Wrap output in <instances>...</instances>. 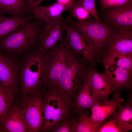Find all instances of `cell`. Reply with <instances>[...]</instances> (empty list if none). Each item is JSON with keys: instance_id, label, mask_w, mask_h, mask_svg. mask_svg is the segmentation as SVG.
I'll list each match as a JSON object with an SVG mask.
<instances>
[{"instance_id": "6da1fadb", "label": "cell", "mask_w": 132, "mask_h": 132, "mask_svg": "<svg viewBox=\"0 0 132 132\" xmlns=\"http://www.w3.org/2000/svg\"><path fill=\"white\" fill-rule=\"evenodd\" d=\"M47 59L38 48L28 53L20 64L19 82L23 97L45 90Z\"/></svg>"}, {"instance_id": "7a4b0ae2", "label": "cell", "mask_w": 132, "mask_h": 132, "mask_svg": "<svg viewBox=\"0 0 132 132\" xmlns=\"http://www.w3.org/2000/svg\"><path fill=\"white\" fill-rule=\"evenodd\" d=\"M74 102L65 93L51 87L45 90L43 101L44 117L41 131H50L57 123L74 112Z\"/></svg>"}, {"instance_id": "3957f363", "label": "cell", "mask_w": 132, "mask_h": 132, "mask_svg": "<svg viewBox=\"0 0 132 132\" xmlns=\"http://www.w3.org/2000/svg\"><path fill=\"white\" fill-rule=\"evenodd\" d=\"M22 23L0 40V49L3 51L19 54L31 48L40 42L42 31L46 24L43 21H31Z\"/></svg>"}, {"instance_id": "277c9868", "label": "cell", "mask_w": 132, "mask_h": 132, "mask_svg": "<svg viewBox=\"0 0 132 132\" xmlns=\"http://www.w3.org/2000/svg\"><path fill=\"white\" fill-rule=\"evenodd\" d=\"M65 20L79 31L95 53L103 49L110 37L119 30L103 22H97L90 17L81 21L67 15Z\"/></svg>"}, {"instance_id": "5b68a950", "label": "cell", "mask_w": 132, "mask_h": 132, "mask_svg": "<svg viewBox=\"0 0 132 132\" xmlns=\"http://www.w3.org/2000/svg\"><path fill=\"white\" fill-rule=\"evenodd\" d=\"M46 54L47 61L46 87H52L56 88L63 73L76 54L64 38Z\"/></svg>"}, {"instance_id": "8992f818", "label": "cell", "mask_w": 132, "mask_h": 132, "mask_svg": "<svg viewBox=\"0 0 132 132\" xmlns=\"http://www.w3.org/2000/svg\"><path fill=\"white\" fill-rule=\"evenodd\" d=\"M45 90L23 97L18 106L27 126L29 132L41 131L44 122L43 101Z\"/></svg>"}, {"instance_id": "52a82bcc", "label": "cell", "mask_w": 132, "mask_h": 132, "mask_svg": "<svg viewBox=\"0 0 132 132\" xmlns=\"http://www.w3.org/2000/svg\"><path fill=\"white\" fill-rule=\"evenodd\" d=\"M87 72L76 55L63 73L56 88L65 93L74 102L86 79Z\"/></svg>"}, {"instance_id": "ba28073f", "label": "cell", "mask_w": 132, "mask_h": 132, "mask_svg": "<svg viewBox=\"0 0 132 132\" xmlns=\"http://www.w3.org/2000/svg\"><path fill=\"white\" fill-rule=\"evenodd\" d=\"M64 24L66 33L65 42L75 53L80 55L88 62L95 65V53L93 48L76 28L65 19Z\"/></svg>"}, {"instance_id": "9c48e42d", "label": "cell", "mask_w": 132, "mask_h": 132, "mask_svg": "<svg viewBox=\"0 0 132 132\" xmlns=\"http://www.w3.org/2000/svg\"><path fill=\"white\" fill-rule=\"evenodd\" d=\"M103 22L119 30L132 29V3L102 10Z\"/></svg>"}, {"instance_id": "30bf717a", "label": "cell", "mask_w": 132, "mask_h": 132, "mask_svg": "<svg viewBox=\"0 0 132 132\" xmlns=\"http://www.w3.org/2000/svg\"><path fill=\"white\" fill-rule=\"evenodd\" d=\"M19 65L15 57L0 51V82L14 95L18 87Z\"/></svg>"}, {"instance_id": "8fae6325", "label": "cell", "mask_w": 132, "mask_h": 132, "mask_svg": "<svg viewBox=\"0 0 132 132\" xmlns=\"http://www.w3.org/2000/svg\"><path fill=\"white\" fill-rule=\"evenodd\" d=\"M64 19L62 15L54 22L46 25L42 33L38 49L46 54L63 38L65 33Z\"/></svg>"}, {"instance_id": "7c38bea8", "label": "cell", "mask_w": 132, "mask_h": 132, "mask_svg": "<svg viewBox=\"0 0 132 132\" xmlns=\"http://www.w3.org/2000/svg\"><path fill=\"white\" fill-rule=\"evenodd\" d=\"M104 48L107 54L114 52L132 55V29L117 31L109 38Z\"/></svg>"}, {"instance_id": "4fadbf2b", "label": "cell", "mask_w": 132, "mask_h": 132, "mask_svg": "<svg viewBox=\"0 0 132 132\" xmlns=\"http://www.w3.org/2000/svg\"><path fill=\"white\" fill-rule=\"evenodd\" d=\"M105 73L112 84L113 91L118 92L131 88L132 72L120 68L110 61L105 59Z\"/></svg>"}, {"instance_id": "5bb4252c", "label": "cell", "mask_w": 132, "mask_h": 132, "mask_svg": "<svg viewBox=\"0 0 132 132\" xmlns=\"http://www.w3.org/2000/svg\"><path fill=\"white\" fill-rule=\"evenodd\" d=\"M77 0H71L66 4L57 2L46 6H38L33 9L34 16L46 25L56 20L62 14L73 6Z\"/></svg>"}, {"instance_id": "9a60e30c", "label": "cell", "mask_w": 132, "mask_h": 132, "mask_svg": "<svg viewBox=\"0 0 132 132\" xmlns=\"http://www.w3.org/2000/svg\"><path fill=\"white\" fill-rule=\"evenodd\" d=\"M87 77L99 99L102 102L107 101L113 91L111 81L105 73H100L90 68L88 70Z\"/></svg>"}, {"instance_id": "2e32d148", "label": "cell", "mask_w": 132, "mask_h": 132, "mask_svg": "<svg viewBox=\"0 0 132 132\" xmlns=\"http://www.w3.org/2000/svg\"><path fill=\"white\" fill-rule=\"evenodd\" d=\"M113 99L103 102H98L90 109L91 112L90 118L93 121H102L111 116L117 108L123 103L124 99L118 92L114 95Z\"/></svg>"}, {"instance_id": "e0dca14e", "label": "cell", "mask_w": 132, "mask_h": 132, "mask_svg": "<svg viewBox=\"0 0 132 132\" xmlns=\"http://www.w3.org/2000/svg\"><path fill=\"white\" fill-rule=\"evenodd\" d=\"M28 129L18 106L13 105L0 121V132H27Z\"/></svg>"}, {"instance_id": "ac0fdd59", "label": "cell", "mask_w": 132, "mask_h": 132, "mask_svg": "<svg viewBox=\"0 0 132 132\" xmlns=\"http://www.w3.org/2000/svg\"><path fill=\"white\" fill-rule=\"evenodd\" d=\"M98 102H102L98 98L92 87L87 76L74 102V112L90 109Z\"/></svg>"}, {"instance_id": "d6986e66", "label": "cell", "mask_w": 132, "mask_h": 132, "mask_svg": "<svg viewBox=\"0 0 132 132\" xmlns=\"http://www.w3.org/2000/svg\"><path fill=\"white\" fill-rule=\"evenodd\" d=\"M73 132H98L107 121H97L92 120L87 110L75 112Z\"/></svg>"}, {"instance_id": "ffe728a7", "label": "cell", "mask_w": 132, "mask_h": 132, "mask_svg": "<svg viewBox=\"0 0 132 132\" xmlns=\"http://www.w3.org/2000/svg\"><path fill=\"white\" fill-rule=\"evenodd\" d=\"M132 97L128 101L121 104L117 112L111 118L115 121L121 132H127L132 130Z\"/></svg>"}, {"instance_id": "44dd1931", "label": "cell", "mask_w": 132, "mask_h": 132, "mask_svg": "<svg viewBox=\"0 0 132 132\" xmlns=\"http://www.w3.org/2000/svg\"><path fill=\"white\" fill-rule=\"evenodd\" d=\"M33 17L14 16L5 17L0 12V40L6 36L22 23Z\"/></svg>"}, {"instance_id": "7402d4cb", "label": "cell", "mask_w": 132, "mask_h": 132, "mask_svg": "<svg viewBox=\"0 0 132 132\" xmlns=\"http://www.w3.org/2000/svg\"><path fill=\"white\" fill-rule=\"evenodd\" d=\"M30 8L28 0H0V12L20 14Z\"/></svg>"}, {"instance_id": "603a6c76", "label": "cell", "mask_w": 132, "mask_h": 132, "mask_svg": "<svg viewBox=\"0 0 132 132\" xmlns=\"http://www.w3.org/2000/svg\"><path fill=\"white\" fill-rule=\"evenodd\" d=\"M14 95L0 82V121L13 105Z\"/></svg>"}, {"instance_id": "cb8c5ba5", "label": "cell", "mask_w": 132, "mask_h": 132, "mask_svg": "<svg viewBox=\"0 0 132 132\" xmlns=\"http://www.w3.org/2000/svg\"><path fill=\"white\" fill-rule=\"evenodd\" d=\"M132 55L112 52L107 54L105 59L108 60L119 67L132 72Z\"/></svg>"}, {"instance_id": "d4e9b609", "label": "cell", "mask_w": 132, "mask_h": 132, "mask_svg": "<svg viewBox=\"0 0 132 132\" xmlns=\"http://www.w3.org/2000/svg\"><path fill=\"white\" fill-rule=\"evenodd\" d=\"M67 116L56 124L51 130L53 132H73L74 115Z\"/></svg>"}, {"instance_id": "484cf974", "label": "cell", "mask_w": 132, "mask_h": 132, "mask_svg": "<svg viewBox=\"0 0 132 132\" xmlns=\"http://www.w3.org/2000/svg\"><path fill=\"white\" fill-rule=\"evenodd\" d=\"M96 0H77L76 4L84 8L94 18V20L98 22H102V21L99 16L96 9Z\"/></svg>"}, {"instance_id": "4316f807", "label": "cell", "mask_w": 132, "mask_h": 132, "mask_svg": "<svg viewBox=\"0 0 132 132\" xmlns=\"http://www.w3.org/2000/svg\"><path fill=\"white\" fill-rule=\"evenodd\" d=\"M71 15L79 21L86 20L90 16L89 12L82 7L75 4L67 10Z\"/></svg>"}, {"instance_id": "83f0119b", "label": "cell", "mask_w": 132, "mask_h": 132, "mask_svg": "<svg viewBox=\"0 0 132 132\" xmlns=\"http://www.w3.org/2000/svg\"><path fill=\"white\" fill-rule=\"evenodd\" d=\"M132 3V0H100V6L102 10L118 6Z\"/></svg>"}, {"instance_id": "f1b7e54d", "label": "cell", "mask_w": 132, "mask_h": 132, "mask_svg": "<svg viewBox=\"0 0 132 132\" xmlns=\"http://www.w3.org/2000/svg\"><path fill=\"white\" fill-rule=\"evenodd\" d=\"M121 132L117 126L115 121L110 118L98 130V132Z\"/></svg>"}, {"instance_id": "f546056e", "label": "cell", "mask_w": 132, "mask_h": 132, "mask_svg": "<svg viewBox=\"0 0 132 132\" xmlns=\"http://www.w3.org/2000/svg\"><path fill=\"white\" fill-rule=\"evenodd\" d=\"M44 0H28L29 6L30 9H33Z\"/></svg>"}, {"instance_id": "4dcf8cb0", "label": "cell", "mask_w": 132, "mask_h": 132, "mask_svg": "<svg viewBox=\"0 0 132 132\" xmlns=\"http://www.w3.org/2000/svg\"><path fill=\"white\" fill-rule=\"evenodd\" d=\"M71 0H56V2L62 4H66L68 3Z\"/></svg>"}]
</instances>
